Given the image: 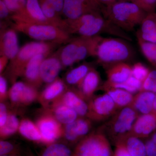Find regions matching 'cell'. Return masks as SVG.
Returning <instances> with one entry per match:
<instances>
[{
  "mask_svg": "<svg viewBox=\"0 0 156 156\" xmlns=\"http://www.w3.org/2000/svg\"><path fill=\"white\" fill-rule=\"evenodd\" d=\"M19 153H20V150L18 146L5 140H1L0 156L12 154Z\"/></svg>",
  "mask_w": 156,
  "mask_h": 156,
  "instance_id": "cell-37",
  "label": "cell"
},
{
  "mask_svg": "<svg viewBox=\"0 0 156 156\" xmlns=\"http://www.w3.org/2000/svg\"><path fill=\"white\" fill-rule=\"evenodd\" d=\"M11 27L37 41L52 42L61 44L68 43L71 39L68 33L52 24L14 22Z\"/></svg>",
  "mask_w": 156,
  "mask_h": 156,
  "instance_id": "cell-5",
  "label": "cell"
},
{
  "mask_svg": "<svg viewBox=\"0 0 156 156\" xmlns=\"http://www.w3.org/2000/svg\"><path fill=\"white\" fill-rule=\"evenodd\" d=\"M156 130V114L153 112L140 115L127 135L140 139L147 138Z\"/></svg>",
  "mask_w": 156,
  "mask_h": 156,
  "instance_id": "cell-15",
  "label": "cell"
},
{
  "mask_svg": "<svg viewBox=\"0 0 156 156\" xmlns=\"http://www.w3.org/2000/svg\"><path fill=\"white\" fill-rule=\"evenodd\" d=\"M50 5H52L53 8L59 15H62L64 0H46Z\"/></svg>",
  "mask_w": 156,
  "mask_h": 156,
  "instance_id": "cell-44",
  "label": "cell"
},
{
  "mask_svg": "<svg viewBox=\"0 0 156 156\" xmlns=\"http://www.w3.org/2000/svg\"><path fill=\"white\" fill-rule=\"evenodd\" d=\"M81 40L80 36L71 39L67 44L58 49L59 58L63 68L69 67L76 63L78 48Z\"/></svg>",
  "mask_w": 156,
  "mask_h": 156,
  "instance_id": "cell-23",
  "label": "cell"
},
{
  "mask_svg": "<svg viewBox=\"0 0 156 156\" xmlns=\"http://www.w3.org/2000/svg\"><path fill=\"white\" fill-rule=\"evenodd\" d=\"M46 110L63 126L73 122L79 117L73 109L62 104H53Z\"/></svg>",
  "mask_w": 156,
  "mask_h": 156,
  "instance_id": "cell-20",
  "label": "cell"
},
{
  "mask_svg": "<svg viewBox=\"0 0 156 156\" xmlns=\"http://www.w3.org/2000/svg\"><path fill=\"white\" fill-rule=\"evenodd\" d=\"M147 156H156V130L146 140Z\"/></svg>",
  "mask_w": 156,
  "mask_h": 156,
  "instance_id": "cell-40",
  "label": "cell"
},
{
  "mask_svg": "<svg viewBox=\"0 0 156 156\" xmlns=\"http://www.w3.org/2000/svg\"><path fill=\"white\" fill-rule=\"evenodd\" d=\"M134 3L147 13L156 12V0H127Z\"/></svg>",
  "mask_w": 156,
  "mask_h": 156,
  "instance_id": "cell-39",
  "label": "cell"
},
{
  "mask_svg": "<svg viewBox=\"0 0 156 156\" xmlns=\"http://www.w3.org/2000/svg\"><path fill=\"white\" fill-rule=\"evenodd\" d=\"M63 68L59 56V50L51 53L42 62L40 74L43 83H52L58 78V74Z\"/></svg>",
  "mask_w": 156,
  "mask_h": 156,
  "instance_id": "cell-14",
  "label": "cell"
},
{
  "mask_svg": "<svg viewBox=\"0 0 156 156\" xmlns=\"http://www.w3.org/2000/svg\"><path fill=\"white\" fill-rule=\"evenodd\" d=\"M102 7L98 0H64L62 15L67 20H75L87 13L101 12Z\"/></svg>",
  "mask_w": 156,
  "mask_h": 156,
  "instance_id": "cell-10",
  "label": "cell"
},
{
  "mask_svg": "<svg viewBox=\"0 0 156 156\" xmlns=\"http://www.w3.org/2000/svg\"><path fill=\"white\" fill-rule=\"evenodd\" d=\"M150 70L141 62H137L132 66V76L143 82L147 76Z\"/></svg>",
  "mask_w": 156,
  "mask_h": 156,
  "instance_id": "cell-35",
  "label": "cell"
},
{
  "mask_svg": "<svg viewBox=\"0 0 156 156\" xmlns=\"http://www.w3.org/2000/svg\"><path fill=\"white\" fill-rule=\"evenodd\" d=\"M11 19L14 22L53 25L45 17L39 0H27L24 10L20 13L12 15Z\"/></svg>",
  "mask_w": 156,
  "mask_h": 156,
  "instance_id": "cell-11",
  "label": "cell"
},
{
  "mask_svg": "<svg viewBox=\"0 0 156 156\" xmlns=\"http://www.w3.org/2000/svg\"><path fill=\"white\" fill-rule=\"evenodd\" d=\"M148 91L156 94V70L150 71L143 82L140 91Z\"/></svg>",
  "mask_w": 156,
  "mask_h": 156,
  "instance_id": "cell-38",
  "label": "cell"
},
{
  "mask_svg": "<svg viewBox=\"0 0 156 156\" xmlns=\"http://www.w3.org/2000/svg\"><path fill=\"white\" fill-rule=\"evenodd\" d=\"M68 87L63 80L58 77L47 87L39 94V102L46 109L57 101L62 96Z\"/></svg>",
  "mask_w": 156,
  "mask_h": 156,
  "instance_id": "cell-17",
  "label": "cell"
},
{
  "mask_svg": "<svg viewBox=\"0 0 156 156\" xmlns=\"http://www.w3.org/2000/svg\"><path fill=\"white\" fill-rule=\"evenodd\" d=\"M27 83L23 81H16L12 84L9 91V97L11 104L14 106H20V102Z\"/></svg>",
  "mask_w": 156,
  "mask_h": 156,
  "instance_id": "cell-34",
  "label": "cell"
},
{
  "mask_svg": "<svg viewBox=\"0 0 156 156\" xmlns=\"http://www.w3.org/2000/svg\"><path fill=\"white\" fill-rule=\"evenodd\" d=\"M20 123V122L17 115L12 112H9L6 123L0 128L1 140H5L18 131Z\"/></svg>",
  "mask_w": 156,
  "mask_h": 156,
  "instance_id": "cell-31",
  "label": "cell"
},
{
  "mask_svg": "<svg viewBox=\"0 0 156 156\" xmlns=\"http://www.w3.org/2000/svg\"><path fill=\"white\" fill-rule=\"evenodd\" d=\"M137 43L142 54L147 61L156 68V44L145 41L136 35Z\"/></svg>",
  "mask_w": 156,
  "mask_h": 156,
  "instance_id": "cell-33",
  "label": "cell"
},
{
  "mask_svg": "<svg viewBox=\"0 0 156 156\" xmlns=\"http://www.w3.org/2000/svg\"><path fill=\"white\" fill-rule=\"evenodd\" d=\"M92 121L87 117H80L73 122L63 126L62 137L69 143L77 144L89 134Z\"/></svg>",
  "mask_w": 156,
  "mask_h": 156,
  "instance_id": "cell-12",
  "label": "cell"
},
{
  "mask_svg": "<svg viewBox=\"0 0 156 156\" xmlns=\"http://www.w3.org/2000/svg\"><path fill=\"white\" fill-rule=\"evenodd\" d=\"M92 68L89 63L81 64L67 72L66 75L65 82L69 86L78 87Z\"/></svg>",
  "mask_w": 156,
  "mask_h": 156,
  "instance_id": "cell-28",
  "label": "cell"
},
{
  "mask_svg": "<svg viewBox=\"0 0 156 156\" xmlns=\"http://www.w3.org/2000/svg\"><path fill=\"white\" fill-rule=\"evenodd\" d=\"M106 135L100 131L89 134L76 144L73 156H113Z\"/></svg>",
  "mask_w": 156,
  "mask_h": 156,
  "instance_id": "cell-7",
  "label": "cell"
},
{
  "mask_svg": "<svg viewBox=\"0 0 156 156\" xmlns=\"http://www.w3.org/2000/svg\"><path fill=\"white\" fill-rule=\"evenodd\" d=\"M117 143L122 144L131 156H147L145 143L140 138L131 135H126L115 144Z\"/></svg>",
  "mask_w": 156,
  "mask_h": 156,
  "instance_id": "cell-26",
  "label": "cell"
},
{
  "mask_svg": "<svg viewBox=\"0 0 156 156\" xmlns=\"http://www.w3.org/2000/svg\"><path fill=\"white\" fill-rule=\"evenodd\" d=\"M103 90L111 98L118 110L130 106L134 98L133 94L123 89L108 88Z\"/></svg>",
  "mask_w": 156,
  "mask_h": 156,
  "instance_id": "cell-27",
  "label": "cell"
},
{
  "mask_svg": "<svg viewBox=\"0 0 156 156\" xmlns=\"http://www.w3.org/2000/svg\"><path fill=\"white\" fill-rule=\"evenodd\" d=\"M155 93L148 91H140L134 96L130 106L140 115L147 114L152 112Z\"/></svg>",
  "mask_w": 156,
  "mask_h": 156,
  "instance_id": "cell-21",
  "label": "cell"
},
{
  "mask_svg": "<svg viewBox=\"0 0 156 156\" xmlns=\"http://www.w3.org/2000/svg\"><path fill=\"white\" fill-rule=\"evenodd\" d=\"M49 55L39 54L35 55L29 61L26 66L22 77L25 82L37 89L43 83L41 79L40 69L42 62Z\"/></svg>",
  "mask_w": 156,
  "mask_h": 156,
  "instance_id": "cell-18",
  "label": "cell"
},
{
  "mask_svg": "<svg viewBox=\"0 0 156 156\" xmlns=\"http://www.w3.org/2000/svg\"><path fill=\"white\" fill-rule=\"evenodd\" d=\"M101 81L99 73L92 68L77 87L78 92L85 100L88 101L93 98L94 93L100 86Z\"/></svg>",
  "mask_w": 156,
  "mask_h": 156,
  "instance_id": "cell-19",
  "label": "cell"
},
{
  "mask_svg": "<svg viewBox=\"0 0 156 156\" xmlns=\"http://www.w3.org/2000/svg\"><path fill=\"white\" fill-rule=\"evenodd\" d=\"M13 14H18L25 9L27 0H2Z\"/></svg>",
  "mask_w": 156,
  "mask_h": 156,
  "instance_id": "cell-36",
  "label": "cell"
},
{
  "mask_svg": "<svg viewBox=\"0 0 156 156\" xmlns=\"http://www.w3.org/2000/svg\"><path fill=\"white\" fill-rule=\"evenodd\" d=\"M9 111L5 102L0 103V128L5 125L8 119Z\"/></svg>",
  "mask_w": 156,
  "mask_h": 156,
  "instance_id": "cell-42",
  "label": "cell"
},
{
  "mask_svg": "<svg viewBox=\"0 0 156 156\" xmlns=\"http://www.w3.org/2000/svg\"><path fill=\"white\" fill-rule=\"evenodd\" d=\"M0 156H20V153H19L12 154L6 155H3Z\"/></svg>",
  "mask_w": 156,
  "mask_h": 156,
  "instance_id": "cell-48",
  "label": "cell"
},
{
  "mask_svg": "<svg viewBox=\"0 0 156 156\" xmlns=\"http://www.w3.org/2000/svg\"><path fill=\"white\" fill-rule=\"evenodd\" d=\"M18 132L26 139L42 143V137L37 126L28 119H23L20 123Z\"/></svg>",
  "mask_w": 156,
  "mask_h": 156,
  "instance_id": "cell-30",
  "label": "cell"
},
{
  "mask_svg": "<svg viewBox=\"0 0 156 156\" xmlns=\"http://www.w3.org/2000/svg\"><path fill=\"white\" fill-rule=\"evenodd\" d=\"M8 82L3 74L0 76V101L5 102L9 97Z\"/></svg>",
  "mask_w": 156,
  "mask_h": 156,
  "instance_id": "cell-41",
  "label": "cell"
},
{
  "mask_svg": "<svg viewBox=\"0 0 156 156\" xmlns=\"http://www.w3.org/2000/svg\"><path fill=\"white\" fill-rule=\"evenodd\" d=\"M152 112L156 114V94L155 97L154 99L153 107V110Z\"/></svg>",
  "mask_w": 156,
  "mask_h": 156,
  "instance_id": "cell-47",
  "label": "cell"
},
{
  "mask_svg": "<svg viewBox=\"0 0 156 156\" xmlns=\"http://www.w3.org/2000/svg\"><path fill=\"white\" fill-rule=\"evenodd\" d=\"M138 115L137 112L131 106L126 107L119 110L99 131L109 137L115 144L129 133Z\"/></svg>",
  "mask_w": 156,
  "mask_h": 156,
  "instance_id": "cell-6",
  "label": "cell"
},
{
  "mask_svg": "<svg viewBox=\"0 0 156 156\" xmlns=\"http://www.w3.org/2000/svg\"><path fill=\"white\" fill-rule=\"evenodd\" d=\"M87 118L91 121L101 122L111 118L119 110L108 94L92 98L88 101Z\"/></svg>",
  "mask_w": 156,
  "mask_h": 156,
  "instance_id": "cell-8",
  "label": "cell"
},
{
  "mask_svg": "<svg viewBox=\"0 0 156 156\" xmlns=\"http://www.w3.org/2000/svg\"><path fill=\"white\" fill-rule=\"evenodd\" d=\"M136 35L145 41L156 44V12L147 13Z\"/></svg>",
  "mask_w": 156,
  "mask_h": 156,
  "instance_id": "cell-22",
  "label": "cell"
},
{
  "mask_svg": "<svg viewBox=\"0 0 156 156\" xmlns=\"http://www.w3.org/2000/svg\"><path fill=\"white\" fill-rule=\"evenodd\" d=\"M128 41L119 37H102L98 45L95 57L98 63L108 68L122 62H128L134 56Z\"/></svg>",
  "mask_w": 156,
  "mask_h": 156,
  "instance_id": "cell-3",
  "label": "cell"
},
{
  "mask_svg": "<svg viewBox=\"0 0 156 156\" xmlns=\"http://www.w3.org/2000/svg\"><path fill=\"white\" fill-rule=\"evenodd\" d=\"M101 37V35L92 37H81L77 53L76 63L90 56L95 57L98 45Z\"/></svg>",
  "mask_w": 156,
  "mask_h": 156,
  "instance_id": "cell-25",
  "label": "cell"
},
{
  "mask_svg": "<svg viewBox=\"0 0 156 156\" xmlns=\"http://www.w3.org/2000/svg\"><path fill=\"white\" fill-rule=\"evenodd\" d=\"M17 31L13 27L1 29L0 56H5L10 61L14 59L20 48Z\"/></svg>",
  "mask_w": 156,
  "mask_h": 156,
  "instance_id": "cell-13",
  "label": "cell"
},
{
  "mask_svg": "<svg viewBox=\"0 0 156 156\" xmlns=\"http://www.w3.org/2000/svg\"><path fill=\"white\" fill-rule=\"evenodd\" d=\"M67 31L70 34H77L79 36L92 37L106 34L128 41L132 39L126 32L106 19L101 11H94L84 14L75 20L66 19Z\"/></svg>",
  "mask_w": 156,
  "mask_h": 156,
  "instance_id": "cell-1",
  "label": "cell"
},
{
  "mask_svg": "<svg viewBox=\"0 0 156 156\" xmlns=\"http://www.w3.org/2000/svg\"><path fill=\"white\" fill-rule=\"evenodd\" d=\"M36 124L41 133L42 143L49 145L63 136V126L48 112L37 120Z\"/></svg>",
  "mask_w": 156,
  "mask_h": 156,
  "instance_id": "cell-9",
  "label": "cell"
},
{
  "mask_svg": "<svg viewBox=\"0 0 156 156\" xmlns=\"http://www.w3.org/2000/svg\"><path fill=\"white\" fill-rule=\"evenodd\" d=\"M40 156H73V150L64 143L56 142L47 145Z\"/></svg>",
  "mask_w": 156,
  "mask_h": 156,
  "instance_id": "cell-32",
  "label": "cell"
},
{
  "mask_svg": "<svg viewBox=\"0 0 156 156\" xmlns=\"http://www.w3.org/2000/svg\"><path fill=\"white\" fill-rule=\"evenodd\" d=\"M115 149L114 152L113 156H131L125 146L121 143L115 144Z\"/></svg>",
  "mask_w": 156,
  "mask_h": 156,
  "instance_id": "cell-43",
  "label": "cell"
},
{
  "mask_svg": "<svg viewBox=\"0 0 156 156\" xmlns=\"http://www.w3.org/2000/svg\"><path fill=\"white\" fill-rule=\"evenodd\" d=\"M101 13L112 23L127 32L140 26L147 13L134 3L123 1L103 6Z\"/></svg>",
  "mask_w": 156,
  "mask_h": 156,
  "instance_id": "cell-2",
  "label": "cell"
},
{
  "mask_svg": "<svg viewBox=\"0 0 156 156\" xmlns=\"http://www.w3.org/2000/svg\"><path fill=\"white\" fill-rule=\"evenodd\" d=\"M39 2L42 11L48 20L53 25L67 32V23L66 19H62L61 15L56 12L52 5L46 0H39Z\"/></svg>",
  "mask_w": 156,
  "mask_h": 156,
  "instance_id": "cell-29",
  "label": "cell"
},
{
  "mask_svg": "<svg viewBox=\"0 0 156 156\" xmlns=\"http://www.w3.org/2000/svg\"><path fill=\"white\" fill-rule=\"evenodd\" d=\"M10 61L9 58L5 56H0V74H2L7 67Z\"/></svg>",
  "mask_w": 156,
  "mask_h": 156,
  "instance_id": "cell-45",
  "label": "cell"
},
{
  "mask_svg": "<svg viewBox=\"0 0 156 156\" xmlns=\"http://www.w3.org/2000/svg\"><path fill=\"white\" fill-rule=\"evenodd\" d=\"M106 73L110 83H124L132 76V66L128 62L119 63L106 69Z\"/></svg>",
  "mask_w": 156,
  "mask_h": 156,
  "instance_id": "cell-24",
  "label": "cell"
},
{
  "mask_svg": "<svg viewBox=\"0 0 156 156\" xmlns=\"http://www.w3.org/2000/svg\"><path fill=\"white\" fill-rule=\"evenodd\" d=\"M60 44L52 42H30L22 46L16 57L10 61L8 69L9 79L12 84L17 78L22 76L27 65L32 57L39 54L50 55Z\"/></svg>",
  "mask_w": 156,
  "mask_h": 156,
  "instance_id": "cell-4",
  "label": "cell"
},
{
  "mask_svg": "<svg viewBox=\"0 0 156 156\" xmlns=\"http://www.w3.org/2000/svg\"><path fill=\"white\" fill-rule=\"evenodd\" d=\"M123 1H127V0H98V2L103 6L109 5L114 3Z\"/></svg>",
  "mask_w": 156,
  "mask_h": 156,
  "instance_id": "cell-46",
  "label": "cell"
},
{
  "mask_svg": "<svg viewBox=\"0 0 156 156\" xmlns=\"http://www.w3.org/2000/svg\"><path fill=\"white\" fill-rule=\"evenodd\" d=\"M55 103L62 104L70 108L77 113L79 117L87 116L88 101L81 96L77 89L68 87L62 96L53 104Z\"/></svg>",
  "mask_w": 156,
  "mask_h": 156,
  "instance_id": "cell-16",
  "label": "cell"
}]
</instances>
